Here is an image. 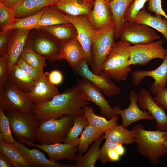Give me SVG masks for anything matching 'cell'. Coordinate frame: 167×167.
Listing matches in <instances>:
<instances>
[{
  "instance_id": "6da1fadb",
  "label": "cell",
  "mask_w": 167,
  "mask_h": 167,
  "mask_svg": "<svg viewBox=\"0 0 167 167\" xmlns=\"http://www.w3.org/2000/svg\"><path fill=\"white\" fill-rule=\"evenodd\" d=\"M89 103L84 100L78 84L66 89L49 101L34 104L32 112L39 122L65 115H83V108Z\"/></svg>"
},
{
  "instance_id": "7a4b0ae2",
  "label": "cell",
  "mask_w": 167,
  "mask_h": 167,
  "mask_svg": "<svg viewBox=\"0 0 167 167\" xmlns=\"http://www.w3.org/2000/svg\"><path fill=\"white\" fill-rule=\"evenodd\" d=\"M132 130L137 151L152 165L158 164L161 157L167 155L164 142L167 137V131L147 130L141 124L135 125Z\"/></svg>"
},
{
  "instance_id": "3957f363",
  "label": "cell",
  "mask_w": 167,
  "mask_h": 167,
  "mask_svg": "<svg viewBox=\"0 0 167 167\" xmlns=\"http://www.w3.org/2000/svg\"><path fill=\"white\" fill-rule=\"evenodd\" d=\"M131 44L120 40L115 43L103 63L102 71L116 82L125 81L131 69L128 64V48Z\"/></svg>"
},
{
  "instance_id": "277c9868",
  "label": "cell",
  "mask_w": 167,
  "mask_h": 167,
  "mask_svg": "<svg viewBox=\"0 0 167 167\" xmlns=\"http://www.w3.org/2000/svg\"><path fill=\"white\" fill-rule=\"evenodd\" d=\"M62 41L47 31L41 28L30 29L24 47L39 54L50 62L61 60Z\"/></svg>"
},
{
  "instance_id": "5b68a950",
  "label": "cell",
  "mask_w": 167,
  "mask_h": 167,
  "mask_svg": "<svg viewBox=\"0 0 167 167\" xmlns=\"http://www.w3.org/2000/svg\"><path fill=\"white\" fill-rule=\"evenodd\" d=\"M10 122L12 134L20 143H34L40 122L32 111H9L6 113Z\"/></svg>"
},
{
  "instance_id": "8992f818",
  "label": "cell",
  "mask_w": 167,
  "mask_h": 167,
  "mask_svg": "<svg viewBox=\"0 0 167 167\" xmlns=\"http://www.w3.org/2000/svg\"><path fill=\"white\" fill-rule=\"evenodd\" d=\"M73 117L65 115L57 119L40 122L36 140L40 144H50L64 142L73 125Z\"/></svg>"
},
{
  "instance_id": "52a82bcc",
  "label": "cell",
  "mask_w": 167,
  "mask_h": 167,
  "mask_svg": "<svg viewBox=\"0 0 167 167\" xmlns=\"http://www.w3.org/2000/svg\"><path fill=\"white\" fill-rule=\"evenodd\" d=\"M114 26L95 30L92 44V71L100 75L105 59L110 53L115 42Z\"/></svg>"
},
{
  "instance_id": "ba28073f",
  "label": "cell",
  "mask_w": 167,
  "mask_h": 167,
  "mask_svg": "<svg viewBox=\"0 0 167 167\" xmlns=\"http://www.w3.org/2000/svg\"><path fill=\"white\" fill-rule=\"evenodd\" d=\"M34 106L28 94L8 79L0 86V109L4 112H28L32 111Z\"/></svg>"
},
{
  "instance_id": "9c48e42d",
  "label": "cell",
  "mask_w": 167,
  "mask_h": 167,
  "mask_svg": "<svg viewBox=\"0 0 167 167\" xmlns=\"http://www.w3.org/2000/svg\"><path fill=\"white\" fill-rule=\"evenodd\" d=\"M164 41L159 40L146 44L131 45L128 48L129 65L144 66L154 59H163L167 55V49L163 46Z\"/></svg>"
},
{
  "instance_id": "30bf717a",
  "label": "cell",
  "mask_w": 167,
  "mask_h": 167,
  "mask_svg": "<svg viewBox=\"0 0 167 167\" xmlns=\"http://www.w3.org/2000/svg\"><path fill=\"white\" fill-rule=\"evenodd\" d=\"M83 16L66 15L67 20L76 30L77 39L84 50L89 66L91 68L92 62L91 47L95 30L87 17Z\"/></svg>"
},
{
  "instance_id": "8fae6325",
  "label": "cell",
  "mask_w": 167,
  "mask_h": 167,
  "mask_svg": "<svg viewBox=\"0 0 167 167\" xmlns=\"http://www.w3.org/2000/svg\"><path fill=\"white\" fill-rule=\"evenodd\" d=\"M75 72L82 78L92 83L109 98L119 94L121 92L120 88L112 81L111 78L107 74L102 71L98 75L90 70L86 59L82 61Z\"/></svg>"
},
{
  "instance_id": "7c38bea8",
  "label": "cell",
  "mask_w": 167,
  "mask_h": 167,
  "mask_svg": "<svg viewBox=\"0 0 167 167\" xmlns=\"http://www.w3.org/2000/svg\"><path fill=\"white\" fill-rule=\"evenodd\" d=\"M120 40L134 45L146 44L160 39V36L150 27L141 24L127 22L123 28Z\"/></svg>"
},
{
  "instance_id": "4fadbf2b",
  "label": "cell",
  "mask_w": 167,
  "mask_h": 167,
  "mask_svg": "<svg viewBox=\"0 0 167 167\" xmlns=\"http://www.w3.org/2000/svg\"><path fill=\"white\" fill-rule=\"evenodd\" d=\"M78 84L85 101H90L98 106L102 115L108 119L118 115L105 99L101 90L88 80H77Z\"/></svg>"
},
{
  "instance_id": "5bb4252c",
  "label": "cell",
  "mask_w": 167,
  "mask_h": 167,
  "mask_svg": "<svg viewBox=\"0 0 167 167\" xmlns=\"http://www.w3.org/2000/svg\"><path fill=\"white\" fill-rule=\"evenodd\" d=\"M161 64L157 68L151 70H137L132 72L131 77L133 84L137 86L146 77L152 78L154 83L150 89L152 93L156 95L167 84V55L163 59Z\"/></svg>"
},
{
  "instance_id": "9a60e30c",
  "label": "cell",
  "mask_w": 167,
  "mask_h": 167,
  "mask_svg": "<svg viewBox=\"0 0 167 167\" xmlns=\"http://www.w3.org/2000/svg\"><path fill=\"white\" fill-rule=\"evenodd\" d=\"M137 97L139 107L143 110L147 111L156 121L157 130L167 131V115L165 110L156 103L151 92L142 88Z\"/></svg>"
},
{
  "instance_id": "2e32d148",
  "label": "cell",
  "mask_w": 167,
  "mask_h": 167,
  "mask_svg": "<svg viewBox=\"0 0 167 167\" xmlns=\"http://www.w3.org/2000/svg\"><path fill=\"white\" fill-rule=\"evenodd\" d=\"M137 95L135 91L131 90L130 93V103L127 108L122 109L118 106L113 107L122 118V122L121 125L126 129H128L130 124L139 120H154L152 116L147 111L141 110L138 106Z\"/></svg>"
},
{
  "instance_id": "e0dca14e",
  "label": "cell",
  "mask_w": 167,
  "mask_h": 167,
  "mask_svg": "<svg viewBox=\"0 0 167 167\" xmlns=\"http://www.w3.org/2000/svg\"><path fill=\"white\" fill-rule=\"evenodd\" d=\"M28 145L34 146L45 152L49 159L53 161L58 162L62 159H67L71 161H75L77 152L76 143H56L50 144H36L28 143Z\"/></svg>"
},
{
  "instance_id": "ac0fdd59",
  "label": "cell",
  "mask_w": 167,
  "mask_h": 167,
  "mask_svg": "<svg viewBox=\"0 0 167 167\" xmlns=\"http://www.w3.org/2000/svg\"><path fill=\"white\" fill-rule=\"evenodd\" d=\"M60 57L67 61L74 72L86 59L84 50L75 37L62 41Z\"/></svg>"
},
{
  "instance_id": "d6986e66",
  "label": "cell",
  "mask_w": 167,
  "mask_h": 167,
  "mask_svg": "<svg viewBox=\"0 0 167 167\" xmlns=\"http://www.w3.org/2000/svg\"><path fill=\"white\" fill-rule=\"evenodd\" d=\"M87 15L95 30L114 25L111 11L105 0H94L93 9Z\"/></svg>"
},
{
  "instance_id": "ffe728a7",
  "label": "cell",
  "mask_w": 167,
  "mask_h": 167,
  "mask_svg": "<svg viewBox=\"0 0 167 167\" xmlns=\"http://www.w3.org/2000/svg\"><path fill=\"white\" fill-rule=\"evenodd\" d=\"M60 93L57 88L49 81L48 72L36 82L28 94L34 104L49 101Z\"/></svg>"
},
{
  "instance_id": "44dd1931",
  "label": "cell",
  "mask_w": 167,
  "mask_h": 167,
  "mask_svg": "<svg viewBox=\"0 0 167 167\" xmlns=\"http://www.w3.org/2000/svg\"><path fill=\"white\" fill-rule=\"evenodd\" d=\"M134 0H112L107 2L111 12L114 29L115 38L120 37L122 30L126 22V14Z\"/></svg>"
},
{
  "instance_id": "7402d4cb",
  "label": "cell",
  "mask_w": 167,
  "mask_h": 167,
  "mask_svg": "<svg viewBox=\"0 0 167 167\" xmlns=\"http://www.w3.org/2000/svg\"><path fill=\"white\" fill-rule=\"evenodd\" d=\"M15 142L14 144L5 142L0 133V153L8 159L13 167H33L28 157L18 148Z\"/></svg>"
},
{
  "instance_id": "603a6c76",
  "label": "cell",
  "mask_w": 167,
  "mask_h": 167,
  "mask_svg": "<svg viewBox=\"0 0 167 167\" xmlns=\"http://www.w3.org/2000/svg\"><path fill=\"white\" fill-rule=\"evenodd\" d=\"M94 0H57L55 5L65 14L88 15L93 9Z\"/></svg>"
},
{
  "instance_id": "cb8c5ba5",
  "label": "cell",
  "mask_w": 167,
  "mask_h": 167,
  "mask_svg": "<svg viewBox=\"0 0 167 167\" xmlns=\"http://www.w3.org/2000/svg\"><path fill=\"white\" fill-rule=\"evenodd\" d=\"M30 29H15L10 40L8 53L9 55L7 71L14 66L22 52Z\"/></svg>"
},
{
  "instance_id": "d4e9b609",
  "label": "cell",
  "mask_w": 167,
  "mask_h": 167,
  "mask_svg": "<svg viewBox=\"0 0 167 167\" xmlns=\"http://www.w3.org/2000/svg\"><path fill=\"white\" fill-rule=\"evenodd\" d=\"M16 144L28 157L34 167H73V164H62L47 159L45 155L39 150L28 148L24 144L16 141Z\"/></svg>"
},
{
  "instance_id": "484cf974",
  "label": "cell",
  "mask_w": 167,
  "mask_h": 167,
  "mask_svg": "<svg viewBox=\"0 0 167 167\" xmlns=\"http://www.w3.org/2000/svg\"><path fill=\"white\" fill-rule=\"evenodd\" d=\"M57 0H23L13 10L15 19L29 16L38 13L45 7L54 5Z\"/></svg>"
},
{
  "instance_id": "4316f807",
  "label": "cell",
  "mask_w": 167,
  "mask_h": 167,
  "mask_svg": "<svg viewBox=\"0 0 167 167\" xmlns=\"http://www.w3.org/2000/svg\"><path fill=\"white\" fill-rule=\"evenodd\" d=\"M7 78L21 91L28 94L36 82L16 64L7 71Z\"/></svg>"
},
{
  "instance_id": "83f0119b",
  "label": "cell",
  "mask_w": 167,
  "mask_h": 167,
  "mask_svg": "<svg viewBox=\"0 0 167 167\" xmlns=\"http://www.w3.org/2000/svg\"><path fill=\"white\" fill-rule=\"evenodd\" d=\"M134 22L147 25L161 33L167 42V19L161 15H151L144 7L137 15Z\"/></svg>"
},
{
  "instance_id": "f1b7e54d",
  "label": "cell",
  "mask_w": 167,
  "mask_h": 167,
  "mask_svg": "<svg viewBox=\"0 0 167 167\" xmlns=\"http://www.w3.org/2000/svg\"><path fill=\"white\" fill-rule=\"evenodd\" d=\"M66 15L54 5L48 6L42 14L40 21L35 28L42 27L70 24L66 19Z\"/></svg>"
},
{
  "instance_id": "f546056e",
  "label": "cell",
  "mask_w": 167,
  "mask_h": 167,
  "mask_svg": "<svg viewBox=\"0 0 167 167\" xmlns=\"http://www.w3.org/2000/svg\"><path fill=\"white\" fill-rule=\"evenodd\" d=\"M104 133L96 139L86 153L77 156L73 167H94L100 156V145L104 139Z\"/></svg>"
},
{
  "instance_id": "4dcf8cb0",
  "label": "cell",
  "mask_w": 167,
  "mask_h": 167,
  "mask_svg": "<svg viewBox=\"0 0 167 167\" xmlns=\"http://www.w3.org/2000/svg\"><path fill=\"white\" fill-rule=\"evenodd\" d=\"M83 113V115L87 119L89 125L104 133L107 129L118 125V115L108 120L103 117L96 115L94 112L93 107L88 105L84 108Z\"/></svg>"
},
{
  "instance_id": "1f68e13d",
  "label": "cell",
  "mask_w": 167,
  "mask_h": 167,
  "mask_svg": "<svg viewBox=\"0 0 167 167\" xmlns=\"http://www.w3.org/2000/svg\"><path fill=\"white\" fill-rule=\"evenodd\" d=\"M133 131L129 130L122 125H117L104 132V138L119 144H132L134 142Z\"/></svg>"
},
{
  "instance_id": "d6a6232c",
  "label": "cell",
  "mask_w": 167,
  "mask_h": 167,
  "mask_svg": "<svg viewBox=\"0 0 167 167\" xmlns=\"http://www.w3.org/2000/svg\"><path fill=\"white\" fill-rule=\"evenodd\" d=\"M104 133L90 125L86 127L78 140L76 149L78 156L86 152L90 145L100 137Z\"/></svg>"
},
{
  "instance_id": "836d02e7",
  "label": "cell",
  "mask_w": 167,
  "mask_h": 167,
  "mask_svg": "<svg viewBox=\"0 0 167 167\" xmlns=\"http://www.w3.org/2000/svg\"><path fill=\"white\" fill-rule=\"evenodd\" d=\"M46 7L47 6L45 7L40 11L34 15L22 18L15 19L13 24L3 31L18 29L30 30L35 28Z\"/></svg>"
},
{
  "instance_id": "e575fe53",
  "label": "cell",
  "mask_w": 167,
  "mask_h": 167,
  "mask_svg": "<svg viewBox=\"0 0 167 167\" xmlns=\"http://www.w3.org/2000/svg\"><path fill=\"white\" fill-rule=\"evenodd\" d=\"M89 125L87 119L83 115L73 117V125L64 142L76 143L83 130Z\"/></svg>"
},
{
  "instance_id": "d590c367",
  "label": "cell",
  "mask_w": 167,
  "mask_h": 167,
  "mask_svg": "<svg viewBox=\"0 0 167 167\" xmlns=\"http://www.w3.org/2000/svg\"><path fill=\"white\" fill-rule=\"evenodd\" d=\"M71 24L70 23L59 24L42 27L39 28L47 31L58 40L62 41L75 37Z\"/></svg>"
},
{
  "instance_id": "8d00e7d4",
  "label": "cell",
  "mask_w": 167,
  "mask_h": 167,
  "mask_svg": "<svg viewBox=\"0 0 167 167\" xmlns=\"http://www.w3.org/2000/svg\"><path fill=\"white\" fill-rule=\"evenodd\" d=\"M19 58L29 65L38 68H43L47 66L46 59L35 51L24 47Z\"/></svg>"
},
{
  "instance_id": "74e56055",
  "label": "cell",
  "mask_w": 167,
  "mask_h": 167,
  "mask_svg": "<svg viewBox=\"0 0 167 167\" xmlns=\"http://www.w3.org/2000/svg\"><path fill=\"white\" fill-rule=\"evenodd\" d=\"M0 131L4 141L8 143L14 144L16 142L11 130L9 120L4 112L0 109Z\"/></svg>"
},
{
  "instance_id": "f35d334b",
  "label": "cell",
  "mask_w": 167,
  "mask_h": 167,
  "mask_svg": "<svg viewBox=\"0 0 167 167\" xmlns=\"http://www.w3.org/2000/svg\"><path fill=\"white\" fill-rule=\"evenodd\" d=\"M15 19L13 10L0 2V31L4 30L5 28L11 25Z\"/></svg>"
},
{
  "instance_id": "ab89813d",
  "label": "cell",
  "mask_w": 167,
  "mask_h": 167,
  "mask_svg": "<svg viewBox=\"0 0 167 167\" xmlns=\"http://www.w3.org/2000/svg\"><path fill=\"white\" fill-rule=\"evenodd\" d=\"M16 64L27 73L35 82L41 79L45 74L44 68L32 66L20 58L18 59Z\"/></svg>"
},
{
  "instance_id": "60d3db41",
  "label": "cell",
  "mask_w": 167,
  "mask_h": 167,
  "mask_svg": "<svg viewBox=\"0 0 167 167\" xmlns=\"http://www.w3.org/2000/svg\"><path fill=\"white\" fill-rule=\"evenodd\" d=\"M149 0H134L133 2L127 12L125 17L126 22H133L138 14L144 7Z\"/></svg>"
},
{
  "instance_id": "b9f144b4",
  "label": "cell",
  "mask_w": 167,
  "mask_h": 167,
  "mask_svg": "<svg viewBox=\"0 0 167 167\" xmlns=\"http://www.w3.org/2000/svg\"><path fill=\"white\" fill-rule=\"evenodd\" d=\"M15 29H9L0 31V56L8 53L11 39Z\"/></svg>"
},
{
  "instance_id": "7bdbcfd3",
  "label": "cell",
  "mask_w": 167,
  "mask_h": 167,
  "mask_svg": "<svg viewBox=\"0 0 167 167\" xmlns=\"http://www.w3.org/2000/svg\"><path fill=\"white\" fill-rule=\"evenodd\" d=\"M9 59L8 53L0 56V86L7 80V73Z\"/></svg>"
},
{
  "instance_id": "ee69618b",
  "label": "cell",
  "mask_w": 167,
  "mask_h": 167,
  "mask_svg": "<svg viewBox=\"0 0 167 167\" xmlns=\"http://www.w3.org/2000/svg\"><path fill=\"white\" fill-rule=\"evenodd\" d=\"M148 10L156 15H161L167 19V15L162 7L161 0H149Z\"/></svg>"
},
{
  "instance_id": "f6af8a7d",
  "label": "cell",
  "mask_w": 167,
  "mask_h": 167,
  "mask_svg": "<svg viewBox=\"0 0 167 167\" xmlns=\"http://www.w3.org/2000/svg\"><path fill=\"white\" fill-rule=\"evenodd\" d=\"M154 99L156 103L165 110H167V88H163L156 94Z\"/></svg>"
},
{
  "instance_id": "bcb514c9",
  "label": "cell",
  "mask_w": 167,
  "mask_h": 167,
  "mask_svg": "<svg viewBox=\"0 0 167 167\" xmlns=\"http://www.w3.org/2000/svg\"><path fill=\"white\" fill-rule=\"evenodd\" d=\"M48 76L49 81L54 85L60 84L63 80L62 73L57 70H54L50 72H48Z\"/></svg>"
},
{
  "instance_id": "7dc6e473",
  "label": "cell",
  "mask_w": 167,
  "mask_h": 167,
  "mask_svg": "<svg viewBox=\"0 0 167 167\" xmlns=\"http://www.w3.org/2000/svg\"><path fill=\"white\" fill-rule=\"evenodd\" d=\"M23 0H0V2L4 4L8 7L14 10L22 2Z\"/></svg>"
},
{
  "instance_id": "c3c4849f",
  "label": "cell",
  "mask_w": 167,
  "mask_h": 167,
  "mask_svg": "<svg viewBox=\"0 0 167 167\" xmlns=\"http://www.w3.org/2000/svg\"><path fill=\"white\" fill-rule=\"evenodd\" d=\"M8 159L2 154H0V167H12Z\"/></svg>"
},
{
  "instance_id": "681fc988",
  "label": "cell",
  "mask_w": 167,
  "mask_h": 167,
  "mask_svg": "<svg viewBox=\"0 0 167 167\" xmlns=\"http://www.w3.org/2000/svg\"><path fill=\"white\" fill-rule=\"evenodd\" d=\"M123 145V144H118L115 148L116 151L121 156L123 155L125 152V149Z\"/></svg>"
},
{
  "instance_id": "f907efd6",
  "label": "cell",
  "mask_w": 167,
  "mask_h": 167,
  "mask_svg": "<svg viewBox=\"0 0 167 167\" xmlns=\"http://www.w3.org/2000/svg\"><path fill=\"white\" fill-rule=\"evenodd\" d=\"M164 144L166 148V151H167V137L165 140L164 142Z\"/></svg>"
},
{
  "instance_id": "816d5d0a",
  "label": "cell",
  "mask_w": 167,
  "mask_h": 167,
  "mask_svg": "<svg viewBox=\"0 0 167 167\" xmlns=\"http://www.w3.org/2000/svg\"><path fill=\"white\" fill-rule=\"evenodd\" d=\"M112 0H105V2L107 3L108 2L111 1Z\"/></svg>"
}]
</instances>
